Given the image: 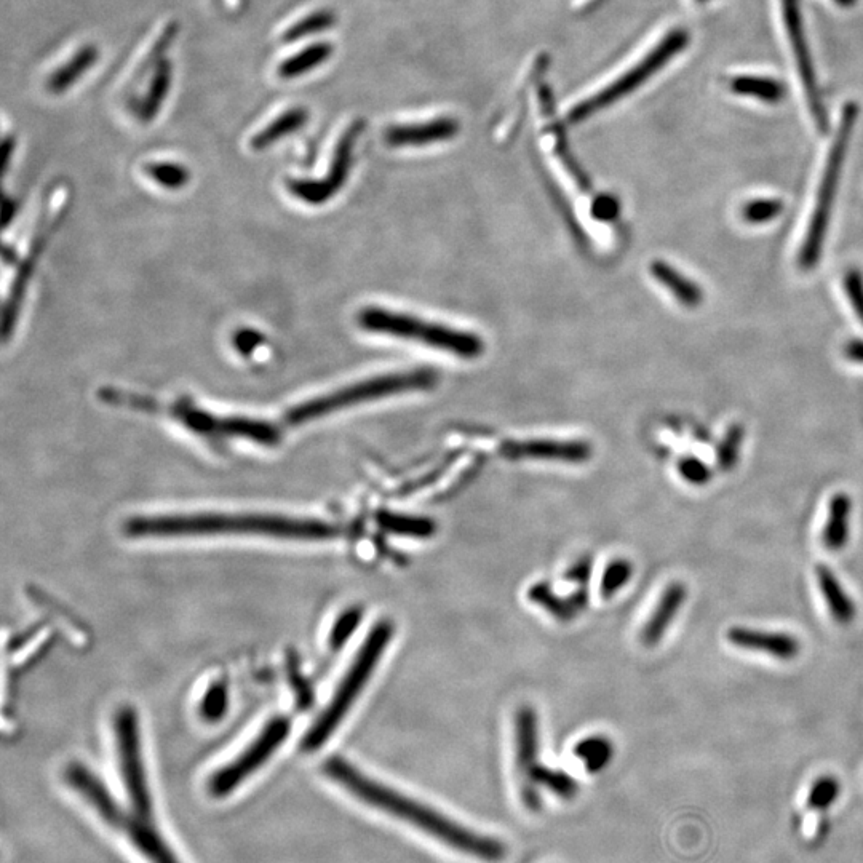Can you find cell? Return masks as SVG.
I'll return each mask as SVG.
<instances>
[{
  "label": "cell",
  "instance_id": "32",
  "mask_svg": "<svg viewBox=\"0 0 863 863\" xmlns=\"http://www.w3.org/2000/svg\"><path fill=\"white\" fill-rule=\"evenodd\" d=\"M379 523H381L382 528L389 529L392 533L402 534V536L427 539L435 533L434 521L427 520V518L382 514L379 515Z\"/></svg>",
  "mask_w": 863,
  "mask_h": 863
},
{
  "label": "cell",
  "instance_id": "18",
  "mask_svg": "<svg viewBox=\"0 0 863 863\" xmlns=\"http://www.w3.org/2000/svg\"><path fill=\"white\" fill-rule=\"evenodd\" d=\"M114 828L122 830L128 836V840L132 841L133 846L149 862L179 863L175 852L170 849L167 841L164 840V836L160 835L159 830L152 825V820L143 819V817L136 816L133 812L132 814L124 812V816L120 817L119 822H117Z\"/></svg>",
  "mask_w": 863,
  "mask_h": 863
},
{
  "label": "cell",
  "instance_id": "43",
  "mask_svg": "<svg viewBox=\"0 0 863 863\" xmlns=\"http://www.w3.org/2000/svg\"><path fill=\"white\" fill-rule=\"evenodd\" d=\"M15 136H5L4 143H2V152H4V170H7L8 164H10V159L13 157V152H15Z\"/></svg>",
  "mask_w": 863,
  "mask_h": 863
},
{
  "label": "cell",
  "instance_id": "27",
  "mask_svg": "<svg viewBox=\"0 0 863 863\" xmlns=\"http://www.w3.org/2000/svg\"><path fill=\"white\" fill-rule=\"evenodd\" d=\"M173 82V64L168 58H162L156 64L154 74H152L151 84H149L148 92L144 95L143 101L140 103V111L138 116L143 120L144 124H149L156 119L160 109L164 106L165 100L168 98L170 88Z\"/></svg>",
  "mask_w": 863,
  "mask_h": 863
},
{
  "label": "cell",
  "instance_id": "8",
  "mask_svg": "<svg viewBox=\"0 0 863 863\" xmlns=\"http://www.w3.org/2000/svg\"><path fill=\"white\" fill-rule=\"evenodd\" d=\"M688 42L689 36L685 29L670 31L651 52L646 53L637 64H633L629 71L622 72L616 80L609 82L603 88H598V92L579 101L577 106L569 111V122L573 124L582 122L587 117H592L595 112L608 108L624 96L635 92L638 87L645 84L646 80L651 79L656 72L664 68L665 64L675 58Z\"/></svg>",
  "mask_w": 863,
  "mask_h": 863
},
{
  "label": "cell",
  "instance_id": "9",
  "mask_svg": "<svg viewBox=\"0 0 863 863\" xmlns=\"http://www.w3.org/2000/svg\"><path fill=\"white\" fill-rule=\"evenodd\" d=\"M120 776L125 792L132 804V812L143 819L152 820V798L148 776L141 752L138 715L132 707H122L114 721Z\"/></svg>",
  "mask_w": 863,
  "mask_h": 863
},
{
  "label": "cell",
  "instance_id": "36",
  "mask_svg": "<svg viewBox=\"0 0 863 863\" xmlns=\"http://www.w3.org/2000/svg\"><path fill=\"white\" fill-rule=\"evenodd\" d=\"M362 619L363 611L360 608H350L344 611L331 629L330 638H328L330 648L335 649V651L343 648L349 638L354 635L355 630L358 629V625L362 624Z\"/></svg>",
  "mask_w": 863,
  "mask_h": 863
},
{
  "label": "cell",
  "instance_id": "14",
  "mask_svg": "<svg viewBox=\"0 0 863 863\" xmlns=\"http://www.w3.org/2000/svg\"><path fill=\"white\" fill-rule=\"evenodd\" d=\"M726 638L736 648L766 654L777 661H793L801 653L800 640L792 633L748 629V627L736 625L728 630Z\"/></svg>",
  "mask_w": 863,
  "mask_h": 863
},
{
  "label": "cell",
  "instance_id": "22",
  "mask_svg": "<svg viewBox=\"0 0 863 863\" xmlns=\"http://www.w3.org/2000/svg\"><path fill=\"white\" fill-rule=\"evenodd\" d=\"M852 499L849 494L836 493L828 502L827 520L822 531V542L828 552H841L851 536Z\"/></svg>",
  "mask_w": 863,
  "mask_h": 863
},
{
  "label": "cell",
  "instance_id": "2",
  "mask_svg": "<svg viewBox=\"0 0 863 863\" xmlns=\"http://www.w3.org/2000/svg\"><path fill=\"white\" fill-rule=\"evenodd\" d=\"M125 533L133 537L215 536L251 534L296 541H327L339 529L315 518L259 514H195L133 517L125 523Z\"/></svg>",
  "mask_w": 863,
  "mask_h": 863
},
{
  "label": "cell",
  "instance_id": "3",
  "mask_svg": "<svg viewBox=\"0 0 863 863\" xmlns=\"http://www.w3.org/2000/svg\"><path fill=\"white\" fill-rule=\"evenodd\" d=\"M103 397L106 402L117 403V405L133 406L138 410H159L164 408L165 413L170 414L173 419L183 424L187 430H191L200 437L211 438V440H223V438H239L248 442L259 443L264 446L279 445L282 432L274 422L264 419L250 418L243 414H218L202 408L189 398H179L172 405H160L152 398L141 397V395L128 394L116 389H104Z\"/></svg>",
  "mask_w": 863,
  "mask_h": 863
},
{
  "label": "cell",
  "instance_id": "20",
  "mask_svg": "<svg viewBox=\"0 0 863 863\" xmlns=\"http://www.w3.org/2000/svg\"><path fill=\"white\" fill-rule=\"evenodd\" d=\"M686 598H688V587L683 582H672L667 585V589L662 592L661 598L657 601L653 614L643 627L641 632L643 645L653 648L661 643L665 633L669 632L670 625L677 619L678 613L685 605Z\"/></svg>",
  "mask_w": 863,
  "mask_h": 863
},
{
  "label": "cell",
  "instance_id": "1",
  "mask_svg": "<svg viewBox=\"0 0 863 863\" xmlns=\"http://www.w3.org/2000/svg\"><path fill=\"white\" fill-rule=\"evenodd\" d=\"M323 771L358 800L419 828L454 851L485 862H499L506 856V848L501 841L478 835L469 828L456 824L450 817L430 809L426 804L411 800L386 785L378 784L339 756H333L323 764Z\"/></svg>",
  "mask_w": 863,
  "mask_h": 863
},
{
  "label": "cell",
  "instance_id": "34",
  "mask_svg": "<svg viewBox=\"0 0 863 863\" xmlns=\"http://www.w3.org/2000/svg\"><path fill=\"white\" fill-rule=\"evenodd\" d=\"M229 708V692L224 683H213L200 700L199 712L207 723H218L223 720Z\"/></svg>",
  "mask_w": 863,
  "mask_h": 863
},
{
  "label": "cell",
  "instance_id": "4",
  "mask_svg": "<svg viewBox=\"0 0 863 863\" xmlns=\"http://www.w3.org/2000/svg\"><path fill=\"white\" fill-rule=\"evenodd\" d=\"M392 637H394V625L389 621H381L374 625L355 656L354 662L350 664L346 677L339 683L335 696L304 737L301 744L304 752L319 750L335 734L339 724L343 723L347 713L350 712V708L354 707L357 697L362 694L363 688L368 685Z\"/></svg>",
  "mask_w": 863,
  "mask_h": 863
},
{
  "label": "cell",
  "instance_id": "17",
  "mask_svg": "<svg viewBox=\"0 0 863 863\" xmlns=\"http://www.w3.org/2000/svg\"><path fill=\"white\" fill-rule=\"evenodd\" d=\"M504 454L509 458L544 459V461L585 462L592 456V448L579 440H526L507 443Z\"/></svg>",
  "mask_w": 863,
  "mask_h": 863
},
{
  "label": "cell",
  "instance_id": "33",
  "mask_svg": "<svg viewBox=\"0 0 863 863\" xmlns=\"http://www.w3.org/2000/svg\"><path fill=\"white\" fill-rule=\"evenodd\" d=\"M633 566L629 560L617 558L606 566L605 573L601 577L600 592L603 598H613L621 592L625 585L632 581Z\"/></svg>",
  "mask_w": 863,
  "mask_h": 863
},
{
  "label": "cell",
  "instance_id": "10",
  "mask_svg": "<svg viewBox=\"0 0 863 863\" xmlns=\"http://www.w3.org/2000/svg\"><path fill=\"white\" fill-rule=\"evenodd\" d=\"M291 723L287 716H275L264 726L250 745L234 761L216 771L208 782V790L215 798L231 795L253 772L258 771L280 745L287 740Z\"/></svg>",
  "mask_w": 863,
  "mask_h": 863
},
{
  "label": "cell",
  "instance_id": "45",
  "mask_svg": "<svg viewBox=\"0 0 863 863\" xmlns=\"http://www.w3.org/2000/svg\"><path fill=\"white\" fill-rule=\"evenodd\" d=\"M699 2H705V0H699Z\"/></svg>",
  "mask_w": 863,
  "mask_h": 863
},
{
  "label": "cell",
  "instance_id": "6",
  "mask_svg": "<svg viewBox=\"0 0 863 863\" xmlns=\"http://www.w3.org/2000/svg\"><path fill=\"white\" fill-rule=\"evenodd\" d=\"M857 117H859V106L856 103L846 104L843 114H841L838 133H836L832 149L828 154L816 207L812 211L808 232H806V237H804L803 245L800 248V255H798V264L803 271H812L819 264L820 256L824 251L828 226H830V218H832L833 203H835L838 186H840L844 160L848 156L852 130L856 125Z\"/></svg>",
  "mask_w": 863,
  "mask_h": 863
},
{
  "label": "cell",
  "instance_id": "42",
  "mask_svg": "<svg viewBox=\"0 0 863 863\" xmlns=\"http://www.w3.org/2000/svg\"><path fill=\"white\" fill-rule=\"evenodd\" d=\"M844 354L848 357V360L856 363H863V341L862 339H854L851 343L846 346L844 349Z\"/></svg>",
  "mask_w": 863,
  "mask_h": 863
},
{
  "label": "cell",
  "instance_id": "30",
  "mask_svg": "<svg viewBox=\"0 0 863 863\" xmlns=\"http://www.w3.org/2000/svg\"><path fill=\"white\" fill-rule=\"evenodd\" d=\"M574 753L584 763L587 771L598 772L611 761L614 748L611 740L606 737L592 736L581 740L574 748Z\"/></svg>",
  "mask_w": 863,
  "mask_h": 863
},
{
  "label": "cell",
  "instance_id": "11",
  "mask_svg": "<svg viewBox=\"0 0 863 863\" xmlns=\"http://www.w3.org/2000/svg\"><path fill=\"white\" fill-rule=\"evenodd\" d=\"M363 122L355 120L354 124L347 127L346 132L339 138L336 144L335 156L331 162L330 170L320 181L315 179L290 178L287 179V189L291 195L301 202L309 205H322L331 197L338 194L339 189L346 184L349 176L352 159H354V148L358 136L362 135Z\"/></svg>",
  "mask_w": 863,
  "mask_h": 863
},
{
  "label": "cell",
  "instance_id": "7",
  "mask_svg": "<svg viewBox=\"0 0 863 863\" xmlns=\"http://www.w3.org/2000/svg\"><path fill=\"white\" fill-rule=\"evenodd\" d=\"M358 325L366 331L394 336V338L411 339L462 358H477L485 350L482 339L469 331L424 322L413 315L386 311L378 307L363 309L358 314Z\"/></svg>",
  "mask_w": 863,
  "mask_h": 863
},
{
  "label": "cell",
  "instance_id": "37",
  "mask_svg": "<svg viewBox=\"0 0 863 863\" xmlns=\"http://www.w3.org/2000/svg\"><path fill=\"white\" fill-rule=\"evenodd\" d=\"M784 211V202L779 199L750 200L742 210V218L748 224L771 223Z\"/></svg>",
  "mask_w": 863,
  "mask_h": 863
},
{
  "label": "cell",
  "instance_id": "40",
  "mask_svg": "<svg viewBox=\"0 0 863 863\" xmlns=\"http://www.w3.org/2000/svg\"><path fill=\"white\" fill-rule=\"evenodd\" d=\"M844 290L848 293L852 311L863 325V274L857 267H851L844 275Z\"/></svg>",
  "mask_w": 863,
  "mask_h": 863
},
{
  "label": "cell",
  "instance_id": "5",
  "mask_svg": "<svg viewBox=\"0 0 863 863\" xmlns=\"http://www.w3.org/2000/svg\"><path fill=\"white\" fill-rule=\"evenodd\" d=\"M437 382V374L432 370H416L411 373L386 374L378 378L365 379L352 386L343 387L322 397L312 398L299 403L287 411L290 426H301L315 419L325 418L328 414L344 410L349 406L373 402L389 395L411 392V390L432 389Z\"/></svg>",
  "mask_w": 863,
  "mask_h": 863
},
{
  "label": "cell",
  "instance_id": "13",
  "mask_svg": "<svg viewBox=\"0 0 863 863\" xmlns=\"http://www.w3.org/2000/svg\"><path fill=\"white\" fill-rule=\"evenodd\" d=\"M537 752H539V732H537L536 713L529 707H523L517 713V763L521 779V798L526 808L531 811H537L541 804L534 784V772L539 768L536 764Z\"/></svg>",
  "mask_w": 863,
  "mask_h": 863
},
{
  "label": "cell",
  "instance_id": "24",
  "mask_svg": "<svg viewBox=\"0 0 863 863\" xmlns=\"http://www.w3.org/2000/svg\"><path fill=\"white\" fill-rule=\"evenodd\" d=\"M309 122V111L303 106L287 109L279 117H275L271 124H267L263 130H259L250 140L253 151H264L279 143L283 138L299 132Z\"/></svg>",
  "mask_w": 863,
  "mask_h": 863
},
{
  "label": "cell",
  "instance_id": "44",
  "mask_svg": "<svg viewBox=\"0 0 863 863\" xmlns=\"http://www.w3.org/2000/svg\"><path fill=\"white\" fill-rule=\"evenodd\" d=\"M836 4L840 5V7L849 8L854 7L856 5L857 0H835Z\"/></svg>",
  "mask_w": 863,
  "mask_h": 863
},
{
  "label": "cell",
  "instance_id": "39",
  "mask_svg": "<svg viewBox=\"0 0 863 863\" xmlns=\"http://www.w3.org/2000/svg\"><path fill=\"white\" fill-rule=\"evenodd\" d=\"M678 472L683 480L694 486L707 485L712 480V469L696 456H685L678 462Z\"/></svg>",
  "mask_w": 863,
  "mask_h": 863
},
{
  "label": "cell",
  "instance_id": "16",
  "mask_svg": "<svg viewBox=\"0 0 863 863\" xmlns=\"http://www.w3.org/2000/svg\"><path fill=\"white\" fill-rule=\"evenodd\" d=\"M64 776L66 782L100 814L106 824L116 827L125 811L95 772L90 771L85 764L71 763Z\"/></svg>",
  "mask_w": 863,
  "mask_h": 863
},
{
  "label": "cell",
  "instance_id": "12",
  "mask_svg": "<svg viewBox=\"0 0 863 863\" xmlns=\"http://www.w3.org/2000/svg\"><path fill=\"white\" fill-rule=\"evenodd\" d=\"M784 8V20L787 24L788 37L793 47V55L798 64L801 82H803L804 93L808 96L809 109L812 119L816 122L820 133L828 132V112L824 100L820 96L819 85H817L816 71L812 66L811 53H809L806 32H804L803 16H801L800 0H782Z\"/></svg>",
  "mask_w": 863,
  "mask_h": 863
},
{
  "label": "cell",
  "instance_id": "38",
  "mask_svg": "<svg viewBox=\"0 0 863 863\" xmlns=\"http://www.w3.org/2000/svg\"><path fill=\"white\" fill-rule=\"evenodd\" d=\"M534 784L536 787L537 785H545L563 798H571L577 792V784L574 779H571L565 772L552 771V769L537 768V771L534 772Z\"/></svg>",
  "mask_w": 863,
  "mask_h": 863
},
{
  "label": "cell",
  "instance_id": "19",
  "mask_svg": "<svg viewBox=\"0 0 863 863\" xmlns=\"http://www.w3.org/2000/svg\"><path fill=\"white\" fill-rule=\"evenodd\" d=\"M458 122L450 117L416 122V124L394 125L386 132V141L395 148L406 146H427L442 143L458 135Z\"/></svg>",
  "mask_w": 863,
  "mask_h": 863
},
{
  "label": "cell",
  "instance_id": "15",
  "mask_svg": "<svg viewBox=\"0 0 863 863\" xmlns=\"http://www.w3.org/2000/svg\"><path fill=\"white\" fill-rule=\"evenodd\" d=\"M840 793V780L836 777L820 776L812 782L801 814V836L806 843H819L824 835L825 814L840 798Z\"/></svg>",
  "mask_w": 863,
  "mask_h": 863
},
{
  "label": "cell",
  "instance_id": "41",
  "mask_svg": "<svg viewBox=\"0 0 863 863\" xmlns=\"http://www.w3.org/2000/svg\"><path fill=\"white\" fill-rule=\"evenodd\" d=\"M592 211L595 218L603 219V221H611V219H616L617 215H619L621 205H619L617 199H614L611 195H601V197H598V199L593 202Z\"/></svg>",
  "mask_w": 863,
  "mask_h": 863
},
{
  "label": "cell",
  "instance_id": "23",
  "mask_svg": "<svg viewBox=\"0 0 863 863\" xmlns=\"http://www.w3.org/2000/svg\"><path fill=\"white\" fill-rule=\"evenodd\" d=\"M98 58H100V50L96 45H82L66 63L61 64L60 68L55 69L48 76L45 84L48 92L52 95H63L68 92L72 85L77 84L95 66Z\"/></svg>",
  "mask_w": 863,
  "mask_h": 863
},
{
  "label": "cell",
  "instance_id": "28",
  "mask_svg": "<svg viewBox=\"0 0 863 863\" xmlns=\"http://www.w3.org/2000/svg\"><path fill=\"white\" fill-rule=\"evenodd\" d=\"M731 90L737 95L752 96L769 104L784 100L785 87L769 77L737 76L731 80Z\"/></svg>",
  "mask_w": 863,
  "mask_h": 863
},
{
  "label": "cell",
  "instance_id": "31",
  "mask_svg": "<svg viewBox=\"0 0 863 863\" xmlns=\"http://www.w3.org/2000/svg\"><path fill=\"white\" fill-rule=\"evenodd\" d=\"M144 172L152 181H156L165 189H181L191 181V172L187 170L186 165L170 162V160L149 162L144 165Z\"/></svg>",
  "mask_w": 863,
  "mask_h": 863
},
{
  "label": "cell",
  "instance_id": "25",
  "mask_svg": "<svg viewBox=\"0 0 863 863\" xmlns=\"http://www.w3.org/2000/svg\"><path fill=\"white\" fill-rule=\"evenodd\" d=\"M333 53H335V47L328 42H315V44L307 45L295 55L285 58L277 66V76L283 80L303 77L304 74H309L314 69L320 68L323 63H327Z\"/></svg>",
  "mask_w": 863,
  "mask_h": 863
},
{
  "label": "cell",
  "instance_id": "26",
  "mask_svg": "<svg viewBox=\"0 0 863 863\" xmlns=\"http://www.w3.org/2000/svg\"><path fill=\"white\" fill-rule=\"evenodd\" d=\"M651 274L657 282L664 285L667 290L689 309H696L704 301V293L696 282H692L686 275L681 274L675 267L664 261H656L651 264Z\"/></svg>",
  "mask_w": 863,
  "mask_h": 863
},
{
  "label": "cell",
  "instance_id": "21",
  "mask_svg": "<svg viewBox=\"0 0 863 863\" xmlns=\"http://www.w3.org/2000/svg\"><path fill=\"white\" fill-rule=\"evenodd\" d=\"M814 573H816L817 585H819L825 605L830 611V616L838 624H852L857 617V606L851 595L844 589L835 571L828 568L827 565H817Z\"/></svg>",
  "mask_w": 863,
  "mask_h": 863
},
{
  "label": "cell",
  "instance_id": "29",
  "mask_svg": "<svg viewBox=\"0 0 863 863\" xmlns=\"http://www.w3.org/2000/svg\"><path fill=\"white\" fill-rule=\"evenodd\" d=\"M335 24V12H331L327 8L315 10V12L309 13L301 20L291 24L290 28L283 32L282 40L285 44H295V42L306 39V37L317 36V34H322L328 29L335 28Z\"/></svg>",
  "mask_w": 863,
  "mask_h": 863
},
{
  "label": "cell",
  "instance_id": "35",
  "mask_svg": "<svg viewBox=\"0 0 863 863\" xmlns=\"http://www.w3.org/2000/svg\"><path fill=\"white\" fill-rule=\"evenodd\" d=\"M745 430L740 424L729 427L716 450V464L723 472L734 469L739 461L740 446L744 443Z\"/></svg>",
  "mask_w": 863,
  "mask_h": 863
}]
</instances>
